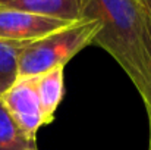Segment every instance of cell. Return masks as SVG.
Returning <instances> with one entry per match:
<instances>
[{
	"instance_id": "1",
	"label": "cell",
	"mask_w": 151,
	"mask_h": 150,
	"mask_svg": "<svg viewBox=\"0 0 151 150\" xmlns=\"http://www.w3.org/2000/svg\"><path fill=\"white\" fill-rule=\"evenodd\" d=\"M82 19L97 21L93 44L106 50L141 99L151 84V12L142 0H81Z\"/></svg>"
},
{
	"instance_id": "2",
	"label": "cell",
	"mask_w": 151,
	"mask_h": 150,
	"mask_svg": "<svg viewBox=\"0 0 151 150\" xmlns=\"http://www.w3.org/2000/svg\"><path fill=\"white\" fill-rule=\"evenodd\" d=\"M99 30L97 21L81 19L27 43L19 54V77H37L65 66L81 50L93 44Z\"/></svg>"
},
{
	"instance_id": "3",
	"label": "cell",
	"mask_w": 151,
	"mask_h": 150,
	"mask_svg": "<svg viewBox=\"0 0 151 150\" xmlns=\"http://www.w3.org/2000/svg\"><path fill=\"white\" fill-rule=\"evenodd\" d=\"M0 100L18 127L28 137L35 140L38 130L46 125L35 77H19L3 94H0Z\"/></svg>"
},
{
	"instance_id": "4",
	"label": "cell",
	"mask_w": 151,
	"mask_h": 150,
	"mask_svg": "<svg viewBox=\"0 0 151 150\" xmlns=\"http://www.w3.org/2000/svg\"><path fill=\"white\" fill-rule=\"evenodd\" d=\"M72 22L0 6V40L29 43Z\"/></svg>"
},
{
	"instance_id": "5",
	"label": "cell",
	"mask_w": 151,
	"mask_h": 150,
	"mask_svg": "<svg viewBox=\"0 0 151 150\" xmlns=\"http://www.w3.org/2000/svg\"><path fill=\"white\" fill-rule=\"evenodd\" d=\"M0 6L66 22L82 19L81 0H0Z\"/></svg>"
},
{
	"instance_id": "6",
	"label": "cell",
	"mask_w": 151,
	"mask_h": 150,
	"mask_svg": "<svg viewBox=\"0 0 151 150\" xmlns=\"http://www.w3.org/2000/svg\"><path fill=\"white\" fill-rule=\"evenodd\" d=\"M37 93L46 125L53 122L56 110L65 96V66H57L35 77Z\"/></svg>"
},
{
	"instance_id": "7",
	"label": "cell",
	"mask_w": 151,
	"mask_h": 150,
	"mask_svg": "<svg viewBox=\"0 0 151 150\" xmlns=\"http://www.w3.org/2000/svg\"><path fill=\"white\" fill-rule=\"evenodd\" d=\"M35 140L28 137L12 119L0 100V150H35Z\"/></svg>"
},
{
	"instance_id": "8",
	"label": "cell",
	"mask_w": 151,
	"mask_h": 150,
	"mask_svg": "<svg viewBox=\"0 0 151 150\" xmlns=\"http://www.w3.org/2000/svg\"><path fill=\"white\" fill-rule=\"evenodd\" d=\"M25 44L0 40V94L19 78V54Z\"/></svg>"
},
{
	"instance_id": "9",
	"label": "cell",
	"mask_w": 151,
	"mask_h": 150,
	"mask_svg": "<svg viewBox=\"0 0 151 150\" xmlns=\"http://www.w3.org/2000/svg\"><path fill=\"white\" fill-rule=\"evenodd\" d=\"M142 101H144V106L147 110V118H148V147L147 150H151V84L147 94L142 97Z\"/></svg>"
},
{
	"instance_id": "10",
	"label": "cell",
	"mask_w": 151,
	"mask_h": 150,
	"mask_svg": "<svg viewBox=\"0 0 151 150\" xmlns=\"http://www.w3.org/2000/svg\"><path fill=\"white\" fill-rule=\"evenodd\" d=\"M142 1L145 3V6H147V7L150 9V12H151V0H142Z\"/></svg>"
},
{
	"instance_id": "11",
	"label": "cell",
	"mask_w": 151,
	"mask_h": 150,
	"mask_svg": "<svg viewBox=\"0 0 151 150\" xmlns=\"http://www.w3.org/2000/svg\"><path fill=\"white\" fill-rule=\"evenodd\" d=\"M35 150H37V149H35Z\"/></svg>"
}]
</instances>
